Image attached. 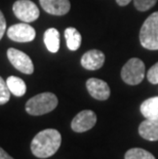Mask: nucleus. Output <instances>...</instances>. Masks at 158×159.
<instances>
[{"mask_svg": "<svg viewBox=\"0 0 158 159\" xmlns=\"http://www.w3.org/2000/svg\"><path fill=\"white\" fill-rule=\"evenodd\" d=\"M61 144V134L53 128H47L41 130L33 138L31 142V151L35 157L48 158L56 154Z\"/></svg>", "mask_w": 158, "mask_h": 159, "instance_id": "obj_1", "label": "nucleus"}, {"mask_svg": "<svg viewBox=\"0 0 158 159\" xmlns=\"http://www.w3.org/2000/svg\"><path fill=\"white\" fill-rule=\"evenodd\" d=\"M58 103V98L55 93H42L31 98L26 103V111L33 116H40L55 110Z\"/></svg>", "mask_w": 158, "mask_h": 159, "instance_id": "obj_2", "label": "nucleus"}, {"mask_svg": "<svg viewBox=\"0 0 158 159\" xmlns=\"http://www.w3.org/2000/svg\"><path fill=\"white\" fill-rule=\"evenodd\" d=\"M140 42L144 48L158 50V11L153 12L144 22L140 30Z\"/></svg>", "mask_w": 158, "mask_h": 159, "instance_id": "obj_3", "label": "nucleus"}, {"mask_svg": "<svg viewBox=\"0 0 158 159\" xmlns=\"http://www.w3.org/2000/svg\"><path fill=\"white\" fill-rule=\"evenodd\" d=\"M145 77V64L138 57L129 60L122 67L121 78L129 85H137L141 83Z\"/></svg>", "mask_w": 158, "mask_h": 159, "instance_id": "obj_4", "label": "nucleus"}, {"mask_svg": "<svg viewBox=\"0 0 158 159\" xmlns=\"http://www.w3.org/2000/svg\"><path fill=\"white\" fill-rule=\"evenodd\" d=\"M12 11L15 16L24 23H32L39 18V8L30 0H18L13 3Z\"/></svg>", "mask_w": 158, "mask_h": 159, "instance_id": "obj_5", "label": "nucleus"}, {"mask_svg": "<svg viewBox=\"0 0 158 159\" xmlns=\"http://www.w3.org/2000/svg\"><path fill=\"white\" fill-rule=\"evenodd\" d=\"M6 53H7V57L11 65L20 72L28 74V75L34 72V65H33L32 60L25 52L11 47L7 49Z\"/></svg>", "mask_w": 158, "mask_h": 159, "instance_id": "obj_6", "label": "nucleus"}, {"mask_svg": "<svg viewBox=\"0 0 158 159\" xmlns=\"http://www.w3.org/2000/svg\"><path fill=\"white\" fill-rule=\"evenodd\" d=\"M8 38L16 42H30L34 40L36 31L28 23H19L11 26L7 30Z\"/></svg>", "mask_w": 158, "mask_h": 159, "instance_id": "obj_7", "label": "nucleus"}, {"mask_svg": "<svg viewBox=\"0 0 158 159\" xmlns=\"http://www.w3.org/2000/svg\"><path fill=\"white\" fill-rule=\"evenodd\" d=\"M97 123V115L92 110H83L73 118L71 128L75 133H84L95 126Z\"/></svg>", "mask_w": 158, "mask_h": 159, "instance_id": "obj_8", "label": "nucleus"}, {"mask_svg": "<svg viewBox=\"0 0 158 159\" xmlns=\"http://www.w3.org/2000/svg\"><path fill=\"white\" fill-rule=\"evenodd\" d=\"M86 89L93 99L106 101L110 97V87L104 80L97 78H89L86 81Z\"/></svg>", "mask_w": 158, "mask_h": 159, "instance_id": "obj_9", "label": "nucleus"}, {"mask_svg": "<svg viewBox=\"0 0 158 159\" xmlns=\"http://www.w3.org/2000/svg\"><path fill=\"white\" fill-rule=\"evenodd\" d=\"M104 63H105V55L97 49L88 50L81 57V65L86 70H97L102 68Z\"/></svg>", "mask_w": 158, "mask_h": 159, "instance_id": "obj_10", "label": "nucleus"}, {"mask_svg": "<svg viewBox=\"0 0 158 159\" xmlns=\"http://www.w3.org/2000/svg\"><path fill=\"white\" fill-rule=\"evenodd\" d=\"M39 2L41 7L52 16H64L71 8L69 0H39Z\"/></svg>", "mask_w": 158, "mask_h": 159, "instance_id": "obj_11", "label": "nucleus"}, {"mask_svg": "<svg viewBox=\"0 0 158 159\" xmlns=\"http://www.w3.org/2000/svg\"><path fill=\"white\" fill-rule=\"evenodd\" d=\"M139 134L147 141H158V119L144 120L139 126Z\"/></svg>", "mask_w": 158, "mask_h": 159, "instance_id": "obj_12", "label": "nucleus"}, {"mask_svg": "<svg viewBox=\"0 0 158 159\" xmlns=\"http://www.w3.org/2000/svg\"><path fill=\"white\" fill-rule=\"evenodd\" d=\"M140 109L145 118L158 119V97H153L144 101Z\"/></svg>", "mask_w": 158, "mask_h": 159, "instance_id": "obj_13", "label": "nucleus"}, {"mask_svg": "<svg viewBox=\"0 0 158 159\" xmlns=\"http://www.w3.org/2000/svg\"><path fill=\"white\" fill-rule=\"evenodd\" d=\"M43 41L50 52H58L60 48V33L56 28H49L45 31Z\"/></svg>", "mask_w": 158, "mask_h": 159, "instance_id": "obj_14", "label": "nucleus"}, {"mask_svg": "<svg viewBox=\"0 0 158 159\" xmlns=\"http://www.w3.org/2000/svg\"><path fill=\"white\" fill-rule=\"evenodd\" d=\"M65 38L67 46L70 50H77L81 45V34L78 32V30L73 27H69L65 30Z\"/></svg>", "mask_w": 158, "mask_h": 159, "instance_id": "obj_15", "label": "nucleus"}, {"mask_svg": "<svg viewBox=\"0 0 158 159\" xmlns=\"http://www.w3.org/2000/svg\"><path fill=\"white\" fill-rule=\"evenodd\" d=\"M7 86L11 93L16 97H23L27 91V85L25 81L20 77L9 76L6 80Z\"/></svg>", "mask_w": 158, "mask_h": 159, "instance_id": "obj_16", "label": "nucleus"}, {"mask_svg": "<svg viewBox=\"0 0 158 159\" xmlns=\"http://www.w3.org/2000/svg\"><path fill=\"white\" fill-rule=\"evenodd\" d=\"M124 159H156L153 154L144 150L142 148H133L129 149L125 153Z\"/></svg>", "mask_w": 158, "mask_h": 159, "instance_id": "obj_17", "label": "nucleus"}, {"mask_svg": "<svg viewBox=\"0 0 158 159\" xmlns=\"http://www.w3.org/2000/svg\"><path fill=\"white\" fill-rule=\"evenodd\" d=\"M11 93L6 81L0 76V105H4L8 102L11 99Z\"/></svg>", "mask_w": 158, "mask_h": 159, "instance_id": "obj_18", "label": "nucleus"}, {"mask_svg": "<svg viewBox=\"0 0 158 159\" xmlns=\"http://www.w3.org/2000/svg\"><path fill=\"white\" fill-rule=\"evenodd\" d=\"M157 0H134V6L138 11H146L156 4Z\"/></svg>", "mask_w": 158, "mask_h": 159, "instance_id": "obj_19", "label": "nucleus"}, {"mask_svg": "<svg viewBox=\"0 0 158 159\" xmlns=\"http://www.w3.org/2000/svg\"><path fill=\"white\" fill-rule=\"evenodd\" d=\"M147 78L150 83L158 84V63L153 65L147 73Z\"/></svg>", "mask_w": 158, "mask_h": 159, "instance_id": "obj_20", "label": "nucleus"}, {"mask_svg": "<svg viewBox=\"0 0 158 159\" xmlns=\"http://www.w3.org/2000/svg\"><path fill=\"white\" fill-rule=\"evenodd\" d=\"M5 31H6V21L4 16H3V12L0 11V40L2 39Z\"/></svg>", "mask_w": 158, "mask_h": 159, "instance_id": "obj_21", "label": "nucleus"}, {"mask_svg": "<svg viewBox=\"0 0 158 159\" xmlns=\"http://www.w3.org/2000/svg\"><path fill=\"white\" fill-rule=\"evenodd\" d=\"M0 159H13L11 155H8L3 149L0 147Z\"/></svg>", "mask_w": 158, "mask_h": 159, "instance_id": "obj_22", "label": "nucleus"}, {"mask_svg": "<svg viewBox=\"0 0 158 159\" xmlns=\"http://www.w3.org/2000/svg\"><path fill=\"white\" fill-rule=\"evenodd\" d=\"M130 1H132V0H116L117 4L120 5V6H125V5L129 4Z\"/></svg>", "mask_w": 158, "mask_h": 159, "instance_id": "obj_23", "label": "nucleus"}]
</instances>
